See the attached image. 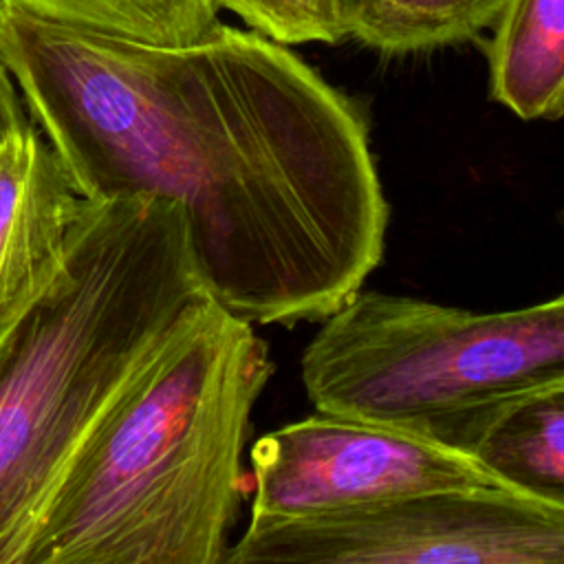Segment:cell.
<instances>
[{
  "label": "cell",
  "instance_id": "8",
  "mask_svg": "<svg viewBox=\"0 0 564 564\" xmlns=\"http://www.w3.org/2000/svg\"><path fill=\"white\" fill-rule=\"evenodd\" d=\"M441 443L502 487L564 511V377L460 419Z\"/></svg>",
  "mask_w": 564,
  "mask_h": 564
},
{
  "label": "cell",
  "instance_id": "1",
  "mask_svg": "<svg viewBox=\"0 0 564 564\" xmlns=\"http://www.w3.org/2000/svg\"><path fill=\"white\" fill-rule=\"evenodd\" d=\"M0 57L82 198L183 209L229 313L324 322L381 262L368 119L284 44L223 22L154 44L0 0Z\"/></svg>",
  "mask_w": 564,
  "mask_h": 564
},
{
  "label": "cell",
  "instance_id": "5",
  "mask_svg": "<svg viewBox=\"0 0 564 564\" xmlns=\"http://www.w3.org/2000/svg\"><path fill=\"white\" fill-rule=\"evenodd\" d=\"M564 564V511L502 485L308 518L251 516L223 564Z\"/></svg>",
  "mask_w": 564,
  "mask_h": 564
},
{
  "label": "cell",
  "instance_id": "12",
  "mask_svg": "<svg viewBox=\"0 0 564 564\" xmlns=\"http://www.w3.org/2000/svg\"><path fill=\"white\" fill-rule=\"evenodd\" d=\"M212 4L236 13L251 31L284 46L344 40L337 0H212Z\"/></svg>",
  "mask_w": 564,
  "mask_h": 564
},
{
  "label": "cell",
  "instance_id": "11",
  "mask_svg": "<svg viewBox=\"0 0 564 564\" xmlns=\"http://www.w3.org/2000/svg\"><path fill=\"white\" fill-rule=\"evenodd\" d=\"M93 29L154 42L187 44L218 24L212 0H4Z\"/></svg>",
  "mask_w": 564,
  "mask_h": 564
},
{
  "label": "cell",
  "instance_id": "13",
  "mask_svg": "<svg viewBox=\"0 0 564 564\" xmlns=\"http://www.w3.org/2000/svg\"><path fill=\"white\" fill-rule=\"evenodd\" d=\"M31 126V117L24 108L13 75L0 57V145L15 132Z\"/></svg>",
  "mask_w": 564,
  "mask_h": 564
},
{
  "label": "cell",
  "instance_id": "2",
  "mask_svg": "<svg viewBox=\"0 0 564 564\" xmlns=\"http://www.w3.org/2000/svg\"><path fill=\"white\" fill-rule=\"evenodd\" d=\"M271 375L253 324L200 300L82 438L20 564H223Z\"/></svg>",
  "mask_w": 564,
  "mask_h": 564
},
{
  "label": "cell",
  "instance_id": "7",
  "mask_svg": "<svg viewBox=\"0 0 564 564\" xmlns=\"http://www.w3.org/2000/svg\"><path fill=\"white\" fill-rule=\"evenodd\" d=\"M82 203L66 165L33 121L0 145V328L59 273Z\"/></svg>",
  "mask_w": 564,
  "mask_h": 564
},
{
  "label": "cell",
  "instance_id": "9",
  "mask_svg": "<svg viewBox=\"0 0 564 564\" xmlns=\"http://www.w3.org/2000/svg\"><path fill=\"white\" fill-rule=\"evenodd\" d=\"M491 99L520 119L564 115V0H507L487 46Z\"/></svg>",
  "mask_w": 564,
  "mask_h": 564
},
{
  "label": "cell",
  "instance_id": "10",
  "mask_svg": "<svg viewBox=\"0 0 564 564\" xmlns=\"http://www.w3.org/2000/svg\"><path fill=\"white\" fill-rule=\"evenodd\" d=\"M507 0H337L344 37L383 55L423 53L478 37Z\"/></svg>",
  "mask_w": 564,
  "mask_h": 564
},
{
  "label": "cell",
  "instance_id": "3",
  "mask_svg": "<svg viewBox=\"0 0 564 564\" xmlns=\"http://www.w3.org/2000/svg\"><path fill=\"white\" fill-rule=\"evenodd\" d=\"M205 297L174 200L84 198L59 273L0 328V564H20L82 438Z\"/></svg>",
  "mask_w": 564,
  "mask_h": 564
},
{
  "label": "cell",
  "instance_id": "4",
  "mask_svg": "<svg viewBox=\"0 0 564 564\" xmlns=\"http://www.w3.org/2000/svg\"><path fill=\"white\" fill-rule=\"evenodd\" d=\"M564 377V293L527 308L474 313L357 291L302 355L319 412L441 441L460 419Z\"/></svg>",
  "mask_w": 564,
  "mask_h": 564
},
{
  "label": "cell",
  "instance_id": "6",
  "mask_svg": "<svg viewBox=\"0 0 564 564\" xmlns=\"http://www.w3.org/2000/svg\"><path fill=\"white\" fill-rule=\"evenodd\" d=\"M251 516L308 518L421 491L500 485L469 454L379 421L319 412L251 449Z\"/></svg>",
  "mask_w": 564,
  "mask_h": 564
}]
</instances>
